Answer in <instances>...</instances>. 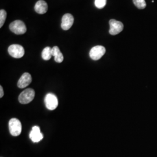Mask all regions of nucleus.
I'll return each mask as SVG.
<instances>
[{
	"label": "nucleus",
	"mask_w": 157,
	"mask_h": 157,
	"mask_svg": "<svg viewBox=\"0 0 157 157\" xmlns=\"http://www.w3.org/2000/svg\"><path fill=\"white\" fill-rule=\"evenodd\" d=\"M22 124L19 119L12 118L9 122V130L11 135L13 136H18L22 132Z\"/></svg>",
	"instance_id": "nucleus-1"
},
{
	"label": "nucleus",
	"mask_w": 157,
	"mask_h": 157,
	"mask_svg": "<svg viewBox=\"0 0 157 157\" xmlns=\"http://www.w3.org/2000/svg\"><path fill=\"white\" fill-rule=\"evenodd\" d=\"M35 97V91L33 89H27L23 91L19 96L18 100L20 103L27 104L33 100Z\"/></svg>",
	"instance_id": "nucleus-2"
},
{
	"label": "nucleus",
	"mask_w": 157,
	"mask_h": 157,
	"mask_svg": "<svg viewBox=\"0 0 157 157\" xmlns=\"http://www.w3.org/2000/svg\"><path fill=\"white\" fill-rule=\"evenodd\" d=\"M10 29L12 32L16 34H23L27 31L25 24L20 20H17L12 22L10 25Z\"/></svg>",
	"instance_id": "nucleus-3"
},
{
	"label": "nucleus",
	"mask_w": 157,
	"mask_h": 157,
	"mask_svg": "<svg viewBox=\"0 0 157 157\" xmlns=\"http://www.w3.org/2000/svg\"><path fill=\"white\" fill-rule=\"evenodd\" d=\"M106 52L104 47L102 45H97L93 47L90 51V57L94 61H97L102 58Z\"/></svg>",
	"instance_id": "nucleus-4"
},
{
	"label": "nucleus",
	"mask_w": 157,
	"mask_h": 157,
	"mask_svg": "<svg viewBox=\"0 0 157 157\" xmlns=\"http://www.w3.org/2000/svg\"><path fill=\"white\" fill-rule=\"evenodd\" d=\"M8 51L11 56L15 58H21L25 54V50L22 45L12 44L8 47Z\"/></svg>",
	"instance_id": "nucleus-5"
},
{
	"label": "nucleus",
	"mask_w": 157,
	"mask_h": 157,
	"mask_svg": "<svg viewBox=\"0 0 157 157\" xmlns=\"http://www.w3.org/2000/svg\"><path fill=\"white\" fill-rule=\"evenodd\" d=\"M45 106L49 110L56 109L58 105V101L56 95L52 93L47 94L45 97Z\"/></svg>",
	"instance_id": "nucleus-6"
},
{
	"label": "nucleus",
	"mask_w": 157,
	"mask_h": 157,
	"mask_svg": "<svg viewBox=\"0 0 157 157\" xmlns=\"http://www.w3.org/2000/svg\"><path fill=\"white\" fill-rule=\"evenodd\" d=\"M110 29L109 33L111 35H117L120 33L124 29V24L115 19H111L109 22Z\"/></svg>",
	"instance_id": "nucleus-7"
},
{
	"label": "nucleus",
	"mask_w": 157,
	"mask_h": 157,
	"mask_svg": "<svg viewBox=\"0 0 157 157\" xmlns=\"http://www.w3.org/2000/svg\"><path fill=\"white\" fill-rule=\"evenodd\" d=\"M73 22V16L71 13H66L62 17L61 28L64 30H67L72 26Z\"/></svg>",
	"instance_id": "nucleus-8"
},
{
	"label": "nucleus",
	"mask_w": 157,
	"mask_h": 157,
	"mask_svg": "<svg viewBox=\"0 0 157 157\" xmlns=\"http://www.w3.org/2000/svg\"><path fill=\"white\" fill-rule=\"evenodd\" d=\"M29 137L33 143H38L43 139V135L41 133L39 126H35L32 128Z\"/></svg>",
	"instance_id": "nucleus-9"
},
{
	"label": "nucleus",
	"mask_w": 157,
	"mask_h": 157,
	"mask_svg": "<svg viewBox=\"0 0 157 157\" xmlns=\"http://www.w3.org/2000/svg\"><path fill=\"white\" fill-rule=\"evenodd\" d=\"M32 78L30 74L24 73L17 82V86L20 89H23L28 86L32 83Z\"/></svg>",
	"instance_id": "nucleus-10"
},
{
	"label": "nucleus",
	"mask_w": 157,
	"mask_h": 157,
	"mask_svg": "<svg viewBox=\"0 0 157 157\" xmlns=\"http://www.w3.org/2000/svg\"><path fill=\"white\" fill-rule=\"evenodd\" d=\"M35 11L39 14H44L48 11V5L44 0L38 1L34 6Z\"/></svg>",
	"instance_id": "nucleus-11"
},
{
	"label": "nucleus",
	"mask_w": 157,
	"mask_h": 157,
	"mask_svg": "<svg viewBox=\"0 0 157 157\" xmlns=\"http://www.w3.org/2000/svg\"><path fill=\"white\" fill-rule=\"evenodd\" d=\"M52 54L54 56V59L56 62L61 63L63 61V56L62 52L57 46H54L52 48Z\"/></svg>",
	"instance_id": "nucleus-12"
},
{
	"label": "nucleus",
	"mask_w": 157,
	"mask_h": 157,
	"mask_svg": "<svg viewBox=\"0 0 157 157\" xmlns=\"http://www.w3.org/2000/svg\"><path fill=\"white\" fill-rule=\"evenodd\" d=\"M42 58L45 61H48L52 56V48L50 47H47L42 51L41 54Z\"/></svg>",
	"instance_id": "nucleus-13"
},
{
	"label": "nucleus",
	"mask_w": 157,
	"mask_h": 157,
	"mask_svg": "<svg viewBox=\"0 0 157 157\" xmlns=\"http://www.w3.org/2000/svg\"><path fill=\"white\" fill-rule=\"evenodd\" d=\"M133 2L135 6L140 10H143L146 8V2L145 0H133Z\"/></svg>",
	"instance_id": "nucleus-14"
},
{
	"label": "nucleus",
	"mask_w": 157,
	"mask_h": 157,
	"mask_svg": "<svg viewBox=\"0 0 157 157\" xmlns=\"http://www.w3.org/2000/svg\"><path fill=\"white\" fill-rule=\"evenodd\" d=\"M6 12L4 10H1L0 11V28H2L4 25L6 18Z\"/></svg>",
	"instance_id": "nucleus-15"
},
{
	"label": "nucleus",
	"mask_w": 157,
	"mask_h": 157,
	"mask_svg": "<svg viewBox=\"0 0 157 157\" xmlns=\"http://www.w3.org/2000/svg\"><path fill=\"white\" fill-rule=\"evenodd\" d=\"M95 6L98 9H102L107 4V0H95Z\"/></svg>",
	"instance_id": "nucleus-16"
},
{
	"label": "nucleus",
	"mask_w": 157,
	"mask_h": 157,
	"mask_svg": "<svg viewBox=\"0 0 157 157\" xmlns=\"http://www.w3.org/2000/svg\"><path fill=\"white\" fill-rule=\"evenodd\" d=\"M4 96V90L2 87L1 86H0V97L2 98Z\"/></svg>",
	"instance_id": "nucleus-17"
}]
</instances>
